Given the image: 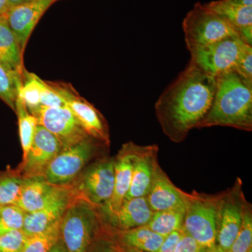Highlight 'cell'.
<instances>
[{"label":"cell","instance_id":"cb8c5ba5","mask_svg":"<svg viewBox=\"0 0 252 252\" xmlns=\"http://www.w3.org/2000/svg\"><path fill=\"white\" fill-rule=\"evenodd\" d=\"M44 86V80L34 73H30L24 69L23 84L18 89L17 97L23 101L29 112L41 105Z\"/></svg>","mask_w":252,"mask_h":252},{"label":"cell","instance_id":"5b68a950","mask_svg":"<svg viewBox=\"0 0 252 252\" xmlns=\"http://www.w3.org/2000/svg\"><path fill=\"white\" fill-rule=\"evenodd\" d=\"M182 28L190 52L230 36H240L224 18L200 2L186 16Z\"/></svg>","mask_w":252,"mask_h":252},{"label":"cell","instance_id":"74e56055","mask_svg":"<svg viewBox=\"0 0 252 252\" xmlns=\"http://www.w3.org/2000/svg\"><path fill=\"white\" fill-rule=\"evenodd\" d=\"M9 9L8 0H0V17L6 14Z\"/></svg>","mask_w":252,"mask_h":252},{"label":"cell","instance_id":"7a4b0ae2","mask_svg":"<svg viewBox=\"0 0 252 252\" xmlns=\"http://www.w3.org/2000/svg\"><path fill=\"white\" fill-rule=\"evenodd\" d=\"M212 126L252 130V85L235 71L217 77L213 102L197 128Z\"/></svg>","mask_w":252,"mask_h":252},{"label":"cell","instance_id":"30bf717a","mask_svg":"<svg viewBox=\"0 0 252 252\" xmlns=\"http://www.w3.org/2000/svg\"><path fill=\"white\" fill-rule=\"evenodd\" d=\"M240 184L235 185L230 191L223 194L220 204L217 245L228 252L236 238L241 227L246 200L240 190Z\"/></svg>","mask_w":252,"mask_h":252},{"label":"cell","instance_id":"83f0119b","mask_svg":"<svg viewBox=\"0 0 252 252\" xmlns=\"http://www.w3.org/2000/svg\"><path fill=\"white\" fill-rule=\"evenodd\" d=\"M227 252H252V217L251 208L246 203L241 227L236 238Z\"/></svg>","mask_w":252,"mask_h":252},{"label":"cell","instance_id":"52a82bcc","mask_svg":"<svg viewBox=\"0 0 252 252\" xmlns=\"http://www.w3.org/2000/svg\"><path fill=\"white\" fill-rule=\"evenodd\" d=\"M51 87L64 99L87 135L109 145V134L107 124L97 109L81 97L70 84L49 82Z\"/></svg>","mask_w":252,"mask_h":252},{"label":"cell","instance_id":"9c48e42d","mask_svg":"<svg viewBox=\"0 0 252 252\" xmlns=\"http://www.w3.org/2000/svg\"><path fill=\"white\" fill-rule=\"evenodd\" d=\"M94 152L90 137L63 149L46 168L44 177L53 185L65 186L79 175Z\"/></svg>","mask_w":252,"mask_h":252},{"label":"cell","instance_id":"9a60e30c","mask_svg":"<svg viewBox=\"0 0 252 252\" xmlns=\"http://www.w3.org/2000/svg\"><path fill=\"white\" fill-rule=\"evenodd\" d=\"M157 145L140 147L136 157L130 188L126 199L145 197L148 194L158 163Z\"/></svg>","mask_w":252,"mask_h":252},{"label":"cell","instance_id":"ab89813d","mask_svg":"<svg viewBox=\"0 0 252 252\" xmlns=\"http://www.w3.org/2000/svg\"><path fill=\"white\" fill-rule=\"evenodd\" d=\"M32 1V0H8V4L9 8L12 6H16V5L23 4V3L28 2V1Z\"/></svg>","mask_w":252,"mask_h":252},{"label":"cell","instance_id":"277c9868","mask_svg":"<svg viewBox=\"0 0 252 252\" xmlns=\"http://www.w3.org/2000/svg\"><path fill=\"white\" fill-rule=\"evenodd\" d=\"M97 215L94 205L84 198L71 200L60 224V240L67 252H91Z\"/></svg>","mask_w":252,"mask_h":252},{"label":"cell","instance_id":"603a6c76","mask_svg":"<svg viewBox=\"0 0 252 252\" xmlns=\"http://www.w3.org/2000/svg\"><path fill=\"white\" fill-rule=\"evenodd\" d=\"M185 215V210L180 209L154 212L147 226L165 238L172 232L182 229Z\"/></svg>","mask_w":252,"mask_h":252},{"label":"cell","instance_id":"8fae6325","mask_svg":"<svg viewBox=\"0 0 252 252\" xmlns=\"http://www.w3.org/2000/svg\"><path fill=\"white\" fill-rule=\"evenodd\" d=\"M62 149L57 137L45 127L38 125L31 149L23 160L24 178L44 177L50 162Z\"/></svg>","mask_w":252,"mask_h":252},{"label":"cell","instance_id":"60d3db41","mask_svg":"<svg viewBox=\"0 0 252 252\" xmlns=\"http://www.w3.org/2000/svg\"><path fill=\"white\" fill-rule=\"evenodd\" d=\"M200 252H225L223 251L220 248V247L217 246V245H215V246L212 247V248H203L202 249L201 251Z\"/></svg>","mask_w":252,"mask_h":252},{"label":"cell","instance_id":"8992f818","mask_svg":"<svg viewBox=\"0 0 252 252\" xmlns=\"http://www.w3.org/2000/svg\"><path fill=\"white\" fill-rule=\"evenodd\" d=\"M245 41L234 36L190 51V61L209 75L217 78L235 71Z\"/></svg>","mask_w":252,"mask_h":252},{"label":"cell","instance_id":"836d02e7","mask_svg":"<svg viewBox=\"0 0 252 252\" xmlns=\"http://www.w3.org/2000/svg\"><path fill=\"white\" fill-rule=\"evenodd\" d=\"M202 249L203 248L183 230V233L173 252H200Z\"/></svg>","mask_w":252,"mask_h":252},{"label":"cell","instance_id":"44dd1931","mask_svg":"<svg viewBox=\"0 0 252 252\" xmlns=\"http://www.w3.org/2000/svg\"><path fill=\"white\" fill-rule=\"evenodd\" d=\"M23 54L14 32L10 28L6 14L0 17V63L10 72L23 77Z\"/></svg>","mask_w":252,"mask_h":252},{"label":"cell","instance_id":"6da1fadb","mask_svg":"<svg viewBox=\"0 0 252 252\" xmlns=\"http://www.w3.org/2000/svg\"><path fill=\"white\" fill-rule=\"evenodd\" d=\"M217 78L189 63L165 89L155 104L156 114L165 135L180 142L197 128L215 97Z\"/></svg>","mask_w":252,"mask_h":252},{"label":"cell","instance_id":"7402d4cb","mask_svg":"<svg viewBox=\"0 0 252 252\" xmlns=\"http://www.w3.org/2000/svg\"><path fill=\"white\" fill-rule=\"evenodd\" d=\"M119 238L124 248L138 252H157L165 238L147 225L120 230Z\"/></svg>","mask_w":252,"mask_h":252},{"label":"cell","instance_id":"ac0fdd59","mask_svg":"<svg viewBox=\"0 0 252 252\" xmlns=\"http://www.w3.org/2000/svg\"><path fill=\"white\" fill-rule=\"evenodd\" d=\"M70 190L67 188L62 194L36 212L26 214L23 230L28 237L42 233L62 219L69 203Z\"/></svg>","mask_w":252,"mask_h":252},{"label":"cell","instance_id":"f1b7e54d","mask_svg":"<svg viewBox=\"0 0 252 252\" xmlns=\"http://www.w3.org/2000/svg\"><path fill=\"white\" fill-rule=\"evenodd\" d=\"M27 212L17 205L0 206V235L16 230H23Z\"/></svg>","mask_w":252,"mask_h":252},{"label":"cell","instance_id":"3957f363","mask_svg":"<svg viewBox=\"0 0 252 252\" xmlns=\"http://www.w3.org/2000/svg\"><path fill=\"white\" fill-rule=\"evenodd\" d=\"M223 193L208 195L185 192V215L182 229L203 248L217 245V226Z\"/></svg>","mask_w":252,"mask_h":252},{"label":"cell","instance_id":"ffe728a7","mask_svg":"<svg viewBox=\"0 0 252 252\" xmlns=\"http://www.w3.org/2000/svg\"><path fill=\"white\" fill-rule=\"evenodd\" d=\"M154 213L147 197L126 199L111 222L120 230L131 229L148 224Z\"/></svg>","mask_w":252,"mask_h":252},{"label":"cell","instance_id":"e575fe53","mask_svg":"<svg viewBox=\"0 0 252 252\" xmlns=\"http://www.w3.org/2000/svg\"><path fill=\"white\" fill-rule=\"evenodd\" d=\"M183 233V229L172 232L164 238L161 246L157 252H173Z\"/></svg>","mask_w":252,"mask_h":252},{"label":"cell","instance_id":"7c38bea8","mask_svg":"<svg viewBox=\"0 0 252 252\" xmlns=\"http://www.w3.org/2000/svg\"><path fill=\"white\" fill-rule=\"evenodd\" d=\"M59 0H32L9 8L6 21L23 53L33 30L50 6Z\"/></svg>","mask_w":252,"mask_h":252},{"label":"cell","instance_id":"ba28073f","mask_svg":"<svg viewBox=\"0 0 252 252\" xmlns=\"http://www.w3.org/2000/svg\"><path fill=\"white\" fill-rule=\"evenodd\" d=\"M37 120L38 125L56 136L63 149L89 138V135L67 107H47L39 106L29 112Z\"/></svg>","mask_w":252,"mask_h":252},{"label":"cell","instance_id":"d4e9b609","mask_svg":"<svg viewBox=\"0 0 252 252\" xmlns=\"http://www.w3.org/2000/svg\"><path fill=\"white\" fill-rule=\"evenodd\" d=\"M15 111L18 115L20 139L24 160L31 149L38 123L36 118L29 112L23 101L18 97L16 99Z\"/></svg>","mask_w":252,"mask_h":252},{"label":"cell","instance_id":"4316f807","mask_svg":"<svg viewBox=\"0 0 252 252\" xmlns=\"http://www.w3.org/2000/svg\"><path fill=\"white\" fill-rule=\"evenodd\" d=\"M22 84L23 77L10 72L0 63V98L14 111L18 89Z\"/></svg>","mask_w":252,"mask_h":252},{"label":"cell","instance_id":"f35d334b","mask_svg":"<svg viewBox=\"0 0 252 252\" xmlns=\"http://www.w3.org/2000/svg\"><path fill=\"white\" fill-rule=\"evenodd\" d=\"M234 4L245 6H252V0H230Z\"/></svg>","mask_w":252,"mask_h":252},{"label":"cell","instance_id":"4fadbf2b","mask_svg":"<svg viewBox=\"0 0 252 252\" xmlns=\"http://www.w3.org/2000/svg\"><path fill=\"white\" fill-rule=\"evenodd\" d=\"M114 160L94 164L83 175L79 188L92 205H104L112 198L114 189Z\"/></svg>","mask_w":252,"mask_h":252},{"label":"cell","instance_id":"d590c367","mask_svg":"<svg viewBox=\"0 0 252 252\" xmlns=\"http://www.w3.org/2000/svg\"><path fill=\"white\" fill-rule=\"evenodd\" d=\"M91 252H121V250L115 245L102 240L96 245H93Z\"/></svg>","mask_w":252,"mask_h":252},{"label":"cell","instance_id":"4dcf8cb0","mask_svg":"<svg viewBox=\"0 0 252 252\" xmlns=\"http://www.w3.org/2000/svg\"><path fill=\"white\" fill-rule=\"evenodd\" d=\"M28 236L23 230L0 235V252H22Z\"/></svg>","mask_w":252,"mask_h":252},{"label":"cell","instance_id":"f546056e","mask_svg":"<svg viewBox=\"0 0 252 252\" xmlns=\"http://www.w3.org/2000/svg\"><path fill=\"white\" fill-rule=\"evenodd\" d=\"M26 178L16 176H6L0 178V206L16 205Z\"/></svg>","mask_w":252,"mask_h":252},{"label":"cell","instance_id":"484cf974","mask_svg":"<svg viewBox=\"0 0 252 252\" xmlns=\"http://www.w3.org/2000/svg\"><path fill=\"white\" fill-rule=\"evenodd\" d=\"M61 220L42 233L28 237L22 252H49L59 240Z\"/></svg>","mask_w":252,"mask_h":252},{"label":"cell","instance_id":"d6986e66","mask_svg":"<svg viewBox=\"0 0 252 252\" xmlns=\"http://www.w3.org/2000/svg\"><path fill=\"white\" fill-rule=\"evenodd\" d=\"M231 25L245 42L252 43V6L234 4L230 0H218L205 4Z\"/></svg>","mask_w":252,"mask_h":252},{"label":"cell","instance_id":"b9f144b4","mask_svg":"<svg viewBox=\"0 0 252 252\" xmlns=\"http://www.w3.org/2000/svg\"><path fill=\"white\" fill-rule=\"evenodd\" d=\"M120 250H121V252H126L125 251V250H121V248H120ZM134 252V251H130V250H129L128 252Z\"/></svg>","mask_w":252,"mask_h":252},{"label":"cell","instance_id":"2e32d148","mask_svg":"<svg viewBox=\"0 0 252 252\" xmlns=\"http://www.w3.org/2000/svg\"><path fill=\"white\" fill-rule=\"evenodd\" d=\"M146 197L154 212L175 209L185 210V192L172 183L159 165L156 170L152 187Z\"/></svg>","mask_w":252,"mask_h":252},{"label":"cell","instance_id":"8d00e7d4","mask_svg":"<svg viewBox=\"0 0 252 252\" xmlns=\"http://www.w3.org/2000/svg\"><path fill=\"white\" fill-rule=\"evenodd\" d=\"M49 252H66L65 249H64V246H63L62 242L61 240H59L55 243L54 246L52 247V248L51 249Z\"/></svg>","mask_w":252,"mask_h":252},{"label":"cell","instance_id":"e0dca14e","mask_svg":"<svg viewBox=\"0 0 252 252\" xmlns=\"http://www.w3.org/2000/svg\"><path fill=\"white\" fill-rule=\"evenodd\" d=\"M66 189L65 186L51 185L44 177L26 178L16 205L27 213L36 212L59 197Z\"/></svg>","mask_w":252,"mask_h":252},{"label":"cell","instance_id":"d6a6232c","mask_svg":"<svg viewBox=\"0 0 252 252\" xmlns=\"http://www.w3.org/2000/svg\"><path fill=\"white\" fill-rule=\"evenodd\" d=\"M40 106L47 107H67L64 99L60 95L57 91L51 87L48 81H45L41 95Z\"/></svg>","mask_w":252,"mask_h":252},{"label":"cell","instance_id":"1f68e13d","mask_svg":"<svg viewBox=\"0 0 252 252\" xmlns=\"http://www.w3.org/2000/svg\"><path fill=\"white\" fill-rule=\"evenodd\" d=\"M235 72L247 83L252 85V47L248 43L244 44Z\"/></svg>","mask_w":252,"mask_h":252},{"label":"cell","instance_id":"5bb4252c","mask_svg":"<svg viewBox=\"0 0 252 252\" xmlns=\"http://www.w3.org/2000/svg\"><path fill=\"white\" fill-rule=\"evenodd\" d=\"M140 146L130 142L124 146L117 160H114V189L112 198L104 204L106 215L112 220L119 211L130 188L132 170Z\"/></svg>","mask_w":252,"mask_h":252}]
</instances>
